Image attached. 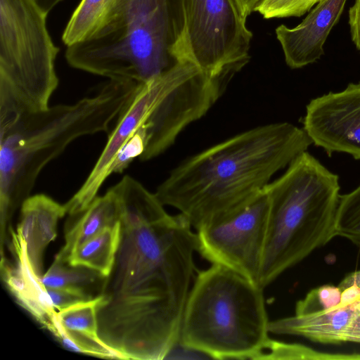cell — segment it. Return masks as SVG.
I'll return each instance as SVG.
<instances>
[{
	"mask_svg": "<svg viewBox=\"0 0 360 360\" xmlns=\"http://www.w3.org/2000/svg\"><path fill=\"white\" fill-rule=\"evenodd\" d=\"M115 189L120 239L99 293L98 336L117 359H165L179 340L195 270L196 233L131 176Z\"/></svg>",
	"mask_w": 360,
	"mask_h": 360,
	"instance_id": "cell-1",
	"label": "cell"
},
{
	"mask_svg": "<svg viewBox=\"0 0 360 360\" xmlns=\"http://www.w3.org/2000/svg\"><path fill=\"white\" fill-rule=\"evenodd\" d=\"M312 143L303 129L290 123L255 127L184 161L155 194L198 229L248 205Z\"/></svg>",
	"mask_w": 360,
	"mask_h": 360,
	"instance_id": "cell-2",
	"label": "cell"
},
{
	"mask_svg": "<svg viewBox=\"0 0 360 360\" xmlns=\"http://www.w3.org/2000/svg\"><path fill=\"white\" fill-rule=\"evenodd\" d=\"M140 83L113 78L98 92L0 121L1 243L15 210L30 196L43 169L79 137L108 131Z\"/></svg>",
	"mask_w": 360,
	"mask_h": 360,
	"instance_id": "cell-3",
	"label": "cell"
},
{
	"mask_svg": "<svg viewBox=\"0 0 360 360\" xmlns=\"http://www.w3.org/2000/svg\"><path fill=\"white\" fill-rule=\"evenodd\" d=\"M339 177L313 155H297L264 191L269 203L258 285L263 289L336 233Z\"/></svg>",
	"mask_w": 360,
	"mask_h": 360,
	"instance_id": "cell-4",
	"label": "cell"
},
{
	"mask_svg": "<svg viewBox=\"0 0 360 360\" xmlns=\"http://www.w3.org/2000/svg\"><path fill=\"white\" fill-rule=\"evenodd\" d=\"M180 0H117L105 25L67 47L73 68L100 76L146 83L179 60Z\"/></svg>",
	"mask_w": 360,
	"mask_h": 360,
	"instance_id": "cell-5",
	"label": "cell"
},
{
	"mask_svg": "<svg viewBox=\"0 0 360 360\" xmlns=\"http://www.w3.org/2000/svg\"><path fill=\"white\" fill-rule=\"evenodd\" d=\"M263 288L219 264L198 271L179 342L213 359H261L271 338Z\"/></svg>",
	"mask_w": 360,
	"mask_h": 360,
	"instance_id": "cell-6",
	"label": "cell"
},
{
	"mask_svg": "<svg viewBox=\"0 0 360 360\" xmlns=\"http://www.w3.org/2000/svg\"><path fill=\"white\" fill-rule=\"evenodd\" d=\"M46 16L34 0H0V121L49 107L59 49Z\"/></svg>",
	"mask_w": 360,
	"mask_h": 360,
	"instance_id": "cell-7",
	"label": "cell"
},
{
	"mask_svg": "<svg viewBox=\"0 0 360 360\" xmlns=\"http://www.w3.org/2000/svg\"><path fill=\"white\" fill-rule=\"evenodd\" d=\"M177 60L194 63L211 78L229 82L250 60L252 37L239 0H180Z\"/></svg>",
	"mask_w": 360,
	"mask_h": 360,
	"instance_id": "cell-8",
	"label": "cell"
},
{
	"mask_svg": "<svg viewBox=\"0 0 360 360\" xmlns=\"http://www.w3.org/2000/svg\"><path fill=\"white\" fill-rule=\"evenodd\" d=\"M269 210L263 189L243 207L196 229L197 252L210 263L225 266L258 285Z\"/></svg>",
	"mask_w": 360,
	"mask_h": 360,
	"instance_id": "cell-9",
	"label": "cell"
},
{
	"mask_svg": "<svg viewBox=\"0 0 360 360\" xmlns=\"http://www.w3.org/2000/svg\"><path fill=\"white\" fill-rule=\"evenodd\" d=\"M303 129L329 156L346 153L360 160V82L311 100Z\"/></svg>",
	"mask_w": 360,
	"mask_h": 360,
	"instance_id": "cell-10",
	"label": "cell"
},
{
	"mask_svg": "<svg viewBox=\"0 0 360 360\" xmlns=\"http://www.w3.org/2000/svg\"><path fill=\"white\" fill-rule=\"evenodd\" d=\"M347 0H322L293 28L281 25L276 29L286 64L303 68L319 60L324 44L343 12Z\"/></svg>",
	"mask_w": 360,
	"mask_h": 360,
	"instance_id": "cell-11",
	"label": "cell"
},
{
	"mask_svg": "<svg viewBox=\"0 0 360 360\" xmlns=\"http://www.w3.org/2000/svg\"><path fill=\"white\" fill-rule=\"evenodd\" d=\"M15 262L1 259V274L18 302L51 334L57 323L54 309L46 288L33 271L24 243L10 230Z\"/></svg>",
	"mask_w": 360,
	"mask_h": 360,
	"instance_id": "cell-12",
	"label": "cell"
},
{
	"mask_svg": "<svg viewBox=\"0 0 360 360\" xmlns=\"http://www.w3.org/2000/svg\"><path fill=\"white\" fill-rule=\"evenodd\" d=\"M66 214L65 205L51 197L44 194L30 195L20 206L16 230L11 229L24 243L31 267L41 279L44 251L56 238L58 221Z\"/></svg>",
	"mask_w": 360,
	"mask_h": 360,
	"instance_id": "cell-13",
	"label": "cell"
},
{
	"mask_svg": "<svg viewBox=\"0 0 360 360\" xmlns=\"http://www.w3.org/2000/svg\"><path fill=\"white\" fill-rule=\"evenodd\" d=\"M360 314L359 299L344 307L295 314L269 322V333L303 337L323 344H340L352 321Z\"/></svg>",
	"mask_w": 360,
	"mask_h": 360,
	"instance_id": "cell-14",
	"label": "cell"
},
{
	"mask_svg": "<svg viewBox=\"0 0 360 360\" xmlns=\"http://www.w3.org/2000/svg\"><path fill=\"white\" fill-rule=\"evenodd\" d=\"M101 302L98 295L57 311L59 326L53 336L64 347L96 357L113 358V353L98 336L97 315Z\"/></svg>",
	"mask_w": 360,
	"mask_h": 360,
	"instance_id": "cell-15",
	"label": "cell"
},
{
	"mask_svg": "<svg viewBox=\"0 0 360 360\" xmlns=\"http://www.w3.org/2000/svg\"><path fill=\"white\" fill-rule=\"evenodd\" d=\"M66 231L65 244L55 259L67 263L70 254L79 245L102 230L120 222L121 207L118 195L110 188L104 195L96 196Z\"/></svg>",
	"mask_w": 360,
	"mask_h": 360,
	"instance_id": "cell-16",
	"label": "cell"
},
{
	"mask_svg": "<svg viewBox=\"0 0 360 360\" xmlns=\"http://www.w3.org/2000/svg\"><path fill=\"white\" fill-rule=\"evenodd\" d=\"M120 222L107 227L82 243L68 256L67 263L84 266L106 277L110 273L120 239Z\"/></svg>",
	"mask_w": 360,
	"mask_h": 360,
	"instance_id": "cell-17",
	"label": "cell"
},
{
	"mask_svg": "<svg viewBox=\"0 0 360 360\" xmlns=\"http://www.w3.org/2000/svg\"><path fill=\"white\" fill-rule=\"evenodd\" d=\"M117 0H81L72 13L62 36L71 46L94 35L106 22Z\"/></svg>",
	"mask_w": 360,
	"mask_h": 360,
	"instance_id": "cell-18",
	"label": "cell"
},
{
	"mask_svg": "<svg viewBox=\"0 0 360 360\" xmlns=\"http://www.w3.org/2000/svg\"><path fill=\"white\" fill-rule=\"evenodd\" d=\"M105 278L94 270L54 259L41 282L46 288H79L90 292L89 287L98 285L101 289Z\"/></svg>",
	"mask_w": 360,
	"mask_h": 360,
	"instance_id": "cell-19",
	"label": "cell"
},
{
	"mask_svg": "<svg viewBox=\"0 0 360 360\" xmlns=\"http://www.w3.org/2000/svg\"><path fill=\"white\" fill-rule=\"evenodd\" d=\"M335 226L337 236L347 239L360 249V185L340 195Z\"/></svg>",
	"mask_w": 360,
	"mask_h": 360,
	"instance_id": "cell-20",
	"label": "cell"
},
{
	"mask_svg": "<svg viewBox=\"0 0 360 360\" xmlns=\"http://www.w3.org/2000/svg\"><path fill=\"white\" fill-rule=\"evenodd\" d=\"M322 0H262L255 11L264 18L300 17Z\"/></svg>",
	"mask_w": 360,
	"mask_h": 360,
	"instance_id": "cell-21",
	"label": "cell"
},
{
	"mask_svg": "<svg viewBox=\"0 0 360 360\" xmlns=\"http://www.w3.org/2000/svg\"><path fill=\"white\" fill-rule=\"evenodd\" d=\"M341 292L338 286L329 285L314 288L297 302L295 314H306L335 307L340 302Z\"/></svg>",
	"mask_w": 360,
	"mask_h": 360,
	"instance_id": "cell-22",
	"label": "cell"
},
{
	"mask_svg": "<svg viewBox=\"0 0 360 360\" xmlns=\"http://www.w3.org/2000/svg\"><path fill=\"white\" fill-rule=\"evenodd\" d=\"M146 149V133L140 127L120 148L109 168V176L122 173L136 158H140Z\"/></svg>",
	"mask_w": 360,
	"mask_h": 360,
	"instance_id": "cell-23",
	"label": "cell"
},
{
	"mask_svg": "<svg viewBox=\"0 0 360 360\" xmlns=\"http://www.w3.org/2000/svg\"><path fill=\"white\" fill-rule=\"evenodd\" d=\"M46 290L57 311L96 297L89 291L79 288H46Z\"/></svg>",
	"mask_w": 360,
	"mask_h": 360,
	"instance_id": "cell-24",
	"label": "cell"
},
{
	"mask_svg": "<svg viewBox=\"0 0 360 360\" xmlns=\"http://www.w3.org/2000/svg\"><path fill=\"white\" fill-rule=\"evenodd\" d=\"M207 359L206 354L178 341L169 351L165 359Z\"/></svg>",
	"mask_w": 360,
	"mask_h": 360,
	"instance_id": "cell-25",
	"label": "cell"
},
{
	"mask_svg": "<svg viewBox=\"0 0 360 360\" xmlns=\"http://www.w3.org/2000/svg\"><path fill=\"white\" fill-rule=\"evenodd\" d=\"M348 17L352 41L360 51V0H355L349 8Z\"/></svg>",
	"mask_w": 360,
	"mask_h": 360,
	"instance_id": "cell-26",
	"label": "cell"
},
{
	"mask_svg": "<svg viewBox=\"0 0 360 360\" xmlns=\"http://www.w3.org/2000/svg\"><path fill=\"white\" fill-rule=\"evenodd\" d=\"M342 342L360 343V314L352 321L342 338Z\"/></svg>",
	"mask_w": 360,
	"mask_h": 360,
	"instance_id": "cell-27",
	"label": "cell"
},
{
	"mask_svg": "<svg viewBox=\"0 0 360 360\" xmlns=\"http://www.w3.org/2000/svg\"><path fill=\"white\" fill-rule=\"evenodd\" d=\"M360 298V288L352 285L341 292L340 302L338 306L344 307L349 305Z\"/></svg>",
	"mask_w": 360,
	"mask_h": 360,
	"instance_id": "cell-28",
	"label": "cell"
},
{
	"mask_svg": "<svg viewBox=\"0 0 360 360\" xmlns=\"http://www.w3.org/2000/svg\"><path fill=\"white\" fill-rule=\"evenodd\" d=\"M352 285L360 288V270L351 272L346 275L338 287L342 291Z\"/></svg>",
	"mask_w": 360,
	"mask_h": 360,
	"instance_id": "cell-29",
	"label": "cell"
},
{
	"mask_svg": "<svg viewBox=\"0 0 360 360\" xmlns=\"http://www.w3.org/2000/svg\"><path fill=\"white\" fill-rule=\"evenodd\" d=\"M245 14L248 16L261 2L262 0H239Z\"/></svg>",
	"mask_w": 360,
	"mask_h": 360,
	"instance_id": "cell-30",
	"label": "cell"
}]
</instances>
